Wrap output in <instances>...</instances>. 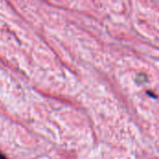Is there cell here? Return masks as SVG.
Here are the masks:
<instances>
[{
	"instance_id": "obj_1",
	"label": "cell",
	"mask_w": 159,
	"mask_h": 159,
	"mask_svg": "<svg viewBox=\"0 0 159 159\" xmlns=\"http://www.w3.org/2000/svg\"><path fill=\"white\" fill-rule=\"evenodd\" d=\"M0 159H6V157H4V156L1 154V153H0Z\"/></svg>"
}]
</instances>
